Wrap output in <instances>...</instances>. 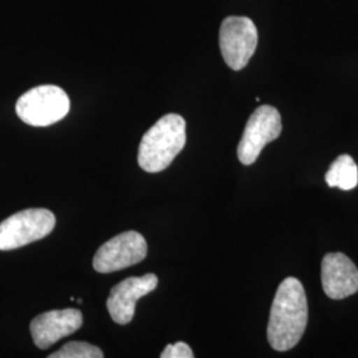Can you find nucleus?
<instances>
[{
	"label": "nucleus",
	"mask_w": 358,
	"mask_h": 358,
	"mask_svg": "<svg viewBox=\"0 0 358 358\" xmlns=\"http://www.w3.org/2000/svg\"><path fill=\"white\" fill-rule=\"evenodd\" d=\"M148 255V243L137 231H127L103 243L93 257V268L110 273L138 264Z\"/></svg>",
	"instance_id": "0eeeda50"
},
{
	"label": "nucleus",
	"mask_w": 358,
	"mask_h": 358,
	"mask_svg": "<svg viewBox=\"0 0 358 358\" xmlns=\"http://www.w3.org/2000/svg\"><path fill=\"white\" fill-rule=\"evenodd\" d=\"M186 145V121L170 113L161 117L142 137L138 165L146 173H159L171 165Z\"/></svg>",
	"instance_id": "f03ea898"
},
{
	"label": "nucleus",
	"mask_w": 358,
	"mask_h": 358,
	"mask_svg": "<svg viewBox=\"0 0 358 358\" xmlns=\"http://www.w3.org/2000/svg\"><path fill=\"white\" fill-rule=\"evenodd\" d=\"M103 350L84 341H72L50 355V358H103Z\"/></svg>",
	"instance_id": "f8f14e48"
},
{
	"label": "nucleus",
	"mask_w": 358,
	"mask_h": 358,
	"mask_svg": "<svg viewBox=\"0 0 358 358\" xmlns=\"http://www.w3.org/2000/svg\"><path fill=\"white\" fill-rule=\"evenodd\" d=\"M308 301L306 289L296 278H287L279 285L269 313L267 337L278 352L297 345L306 332Z\"/></svg>",
	"instance_id": "f257e3e1"
},
{
	"label": "nucleus",
	"mask_w": 358,
	"mask_h": 358,
	"mask_svg": "<svg viewBox=\"0 0 358 358\" xmlns=\"http://www.w3.org/2000/svg\"><path fill=\"white\" fill-rule=\"evenodd\" d=\"M71 100L60 87L40 85L26 92L16 103V115L27 125L44 128L69 113Z\"/></svg>",
	"instance_id": "7ed1b4c3"
},
{
	"label": "nucleus",
	"mask_w": 358,
	"mask_h": 358,
	"mask_svg": "<svg viewBox=\"0 0 358 358\" xmlns=\"http://www.w3.org/2000/svg\"><path fill=\"white\" fill-rule=\"evenodd\" d=\"M158 285V278L154 273H146L141 278H128L118 282L110 291L106 307L110 317L117 324L125 325L133 320L137 301Z\"/></svg>",
	"instance_id": "6e6552de"
},
{
	"label": "nucleus",
	"mask_w": 358,
	"mask_h": 358,
	"mask_svg": "<svg viewBox=\"0 0 358 358\" xmlns=\"http://www.w3.org/2000/svg\"><path fill=\"white\" fill-rule=\"evenodd\" d=\"M56 217L47 208H27L0 223V251H11L51 234Z\"/></svg>",
	"instance_id": "20e7f679"
},
{
	"label": "nucleus",
	"mask_w": 358,
	"mask_h": 358,
	"mask_svg": "<svg viewBox=\"0 0 358 358\" xmlns=\"http://www.w3.org/2000/svg\"><path fill=\"white\" fill-rule=\"evenodd\" d=\"M192 348L187 345L186 343H176V344H170L165 348V350L161 353V358H192Z\"/></svg>",
	"instance_id": "ddd939ff"
},
{
	"label": "nucleus",
	"mask_w": 358,
	"mask_h": 358,
	"mask_svg": "<svg viewBox=\"0 0 358 358\" xmlns=\"http://www.w3.org/2000/svg\"><path fill=\"white\" fill-rule=\"evenodd\" d=\"M257 40V29L250 17H226L219 29V47L224 63L232 71L243 69L255 53Z\"/></svg>",
	"instance_id": "39448f33"
},
{
	"label": "nucleus",
	"mask_w": 358,
	"mask_h": 358,
	"mask_svg": "<svg viewBox=\"0 0 358 358\" xmlns=\"http://www.w3.org/2000/svg\"><path fill=\"white\" fill-rule=\"evenodd\" d=\"M282 115L271 105L259 106L250 115L238 146V158L243 165H252L269 142L282 133Z\"/></svg>",
	"instance_id": "423d86ee"
},
{
	"label": "nucleus",
	"mask_w": 358,
	"mask_h": 358,
	"mask_svg": "<svg viewBox=\"0 0 358 358\" xmlns=\"http://www.w3.org/2000/svg\"><path fill=\"white\" fill-rule=\"evenodd\" d=\"M81 327L83 313L75 308H66L38 315L31 322L29 331L35 345L40 349H48L62 338L73 334Z\"/></svg>",
	"instance_id": "1a4fd4ad"
},
{
	"label": "nucleus",
	"mask_w": 358,
	"mask_h": 358,
	"mask_svg": "<svg viewBox=\"0 0 358 358\" xmlns=\"http://www.w3.org/2000/svg\"><path fill=\"white\" fill-rule=\"evenodd\" d=\"M322 289L333 300H341L358 292V268L341 252L324 256L321 263Z\"/></svg>",
	"instance_id": "9d476101"
},
{
	"label": "nucleus",
	"mask_w": 358,
	"mask_h": 358,
	"mask_svg": "<svg viewBox=\"0 0 358 358\" xmlns=\"http://www.w3.org/2000/svg\"><path fill=\"white\" fill-rule=\"evenodd\" d=\"M325 180L329 187L349 192L356 189L358 185V167L355 159L343 154L333 162L325 174Z\"/></svg>",
	"instance_id": "9b49d317"
}]
</instances>
